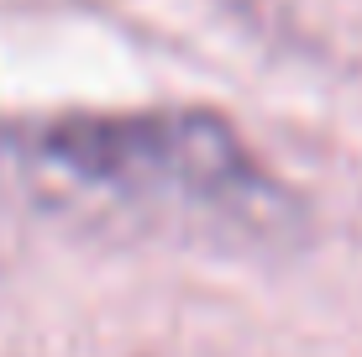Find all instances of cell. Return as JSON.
<instances>
[{"label": "cell", "mask_w": 362, "mask_h": 357, "mask_svg": "<svg viewBox=\"0 0 362 357\" xmlns=\"http://www.w3.org/2000/svg\"><path fill=\"white\" fill-rule=\"evenodd\" d=\"M16 153L47 189L153 226H252L268 184L242 142L199 110L42 121Z\"/></svg>", "instance_id": "obj_1"}]
</instances>
